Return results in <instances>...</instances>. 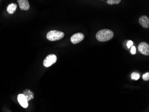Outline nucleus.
Here are the masks:
<instances>
[{
    "label": "nucleus",
    "mask_w": 149,
    "mask_h": 112,
    "mask_svg": "<svg viewBox=\"0 0 149 112\" xmlns=\"http://www.w3.org/2000/svg\"><path fill=\"white\" fill-rule=\"evenodd\" d=\"M57 57L55 54H49L45 58L43 62L44 66L46 67H49L55 63L57 61Z\"/></svg>",
    "instance_id": "7ed1b4c3"
},
{
    "label": "nucleus",
    "mask_w": 149,
    "mask_h": 112,
    "mask_svg": "<svg viewBox=\"0 0 149 112\" xmlns=\"http://www.w3.org/2000/svg\"><path fill=\"white\" fill-rule=\"evenodd\" d=\"M114 33L111 30H100L96 34V38L100 42H106L110 40L114 37Z\"/></svg>",
    "instance_id": "f257e3e1"
},
{
    "label": "nucleus",
    "mask_w": 149,
    "mask_h": 112,
    "mask_svg": "<svg viewBox=\"0 0 149 112\" xmlns=\"http://www.w3.org/2000/svg\"><path fill=\"white\" fill-rule=\"evenodd\" d=\"M133 42L131 40H129L127 43V46L128 48L130 49L133 46Z\"/></svg>",
    "instance_id": "4468645a"
},
{
    "label": "nucleus",
    "mask_w": 149,
    "mask_h": 112,
    "mask_svg": "<svg viewBox=\"0 0 149 112\" xmlns=\"http://www.w3.org/2000/svg\"><path fill=\"white\" fill-rule=\"evenodd\" d=\"M64 36V33L56 30L50 31L47 34V39L51 41L59 40H61Z\"/></svg>",
    "instance_id": "f03ea898"
},
{
    "label": "nucleus",
    "mask_w": 149,
    "mask_h": 112,
    "mask_svg": "<svg viewBox=\"0 0 149 112\" xmlns=\"http://www.w3.org/2000/svg\"><path fill=\"white\" fill-rule=\"evenodd\" d=\"M121 1V0H108L107 1V3L112 5L114 4H118Z\"/></svg>",
    "instance_id": "9b49d317"
},
{
    "label": "nucleus",
    "mask_w": 149,
    "mask_h": 112,
    "mask_svg": "<svg viewBox=\"0 0 149 112\" xmlns=\"http://www.w3.org/2000/svg\"><path fill=\"white\" fill-rule=\"evenodd\" d=\"M130 52H131V53H132V54H135V53H136V49L135 46H132V47H131Z\"/></svg>",
    "instance_id": "ddd939ff"
},
{
    "label": "nucleus",
    "mask_w": 149,
    "mask_h": 112,
    "mask_svg": "<svg viewBox=\"0 0 149 112\" xmlns=\"http://www.w3.org/2000/svg\"><path fill=\"white\" fill-rule=\"evenodd\" d=\"M17 2L21 10H27L30 8L29 3L27 0H18Z\"/></svg>",
    "instance_id": "0eeeda50"
},
{
    "label": "nucleus",
    "mask_w": 149,
    "mask_h": 112,
    "mask_svg": "<svg viewBox=\"0 0 149 112\" xmlns=\"http://www.w3.org/2000/svg\"><path fill=\"white\" fill-rule=\"evenodd\" d=\"M142 79L145 81H148L149 80V73L147 72L143 74L142 76Z\"/></svg>",
    "instance_id": "f8f14e48"
},
{
    "label": "nucleus",
    "mask_w": 149,
    "mask_h": 112,
    "mask_svg": "<svg viewBox=\"0 0 149 112\" xmlns=\"http://www.w3.org/2000/svg\"><path fill=\"white\" fill-rule=\"evenodd\" d=\"M138 50L142 54L146 56L149 55V45L147 43L141 42L138 45Z\"/></svg>",
    "instance_id": "20e7f679"
},
{
    "label": "nucleus",
    "mask_w": 149,
    "mask_h": 112,
    "mask_svg": "<svg viewBox=\"0 0 149 112\" xmlns=\"http://www.w3.org/2000/svg\"><path fill=\"white\" fill-rule=\"evenodd\" d=\"M139 22L143 28H147L149 27V18L146 16H142L140 17L139 19Z\"/></svg>",
    "instance_id": "6e6552de"
},
{
    "label": "nucleus",
    "mask_w": 149,
    "mask_h": 112,
    "mask_svg": "<svg viewBox=\"0 0 149 112\" xmlns=\"http://www.w3.org/2000/svg\"><path fill=\"white\" fill-rule=\"evenodd\" d=\"M140 77V75L139 73L137 72H134L131 74V79L135 80H139Z\"/></svg>",
    "instance_id": "9d476101"
},
{
    "label": "nucleus",
    "mask_w": 149,
    "mask_h": 112,
    "mask_svg": "<svg viewBox=\"0 0 149 112\" xmlns=\"http://www.w3.org/2000/svg\"><path fill=\"white\" fill-rule=\"evenodd\" d=\"M17 8V5L15 3H12L9 5L7 7V12L9 14H13Z\"/></svg>",
    "instance_id": "1a4fd4ad"
},
{
    "label": "nucleus",
    "mask_w": 149,
    "mask_h": 112,
    "mask_svg": "<svg viewBox=\"0 0 149 112\" xmlns=\"http://www.w3.org/2000/svg\"><path fill=\"white\" fill-rule=\"evenodd\" d=\"M84 36L83 34L81 33H77L74 34L71 37V41L72 44H78L81 42L84 39Z\"/></svg>",
    "instance_id": "39448f33"
},
{
    "label": "nucleus",
    "mask_w": 149,
    "mask_h": 112,
    "mask_svg": "<svg viewBox=\"0 0 149 112\" xmlns=\"http://www.w3.org/2000/svg\"><path fill=\"white\" fill-rule=\"evenodd\" d=\"M17 100L20 105L24 108H27L28 106V103L27 97L24 95L20 94L17 96Z\"/></svg>",
    "instance_id": "423d86ee"
}]
</instances>
